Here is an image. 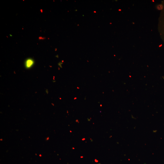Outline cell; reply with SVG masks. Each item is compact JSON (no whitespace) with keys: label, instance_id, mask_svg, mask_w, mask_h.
Listing matches in <instances>:
<instances>
[{"label":"cell","instance_id":"3957f363","mask_svg":"<svg viewBox=\"0 0 164 164\" xmlns=\"http://www.w3.org/2000/svg\"><path fill=\"white\" fill-rule=\"evenodd\" d=\"M95 161L96 162H98V160L97 161V160H96V159H95Z\"/></svg>","mask_w":164,"mask_h":164},{"label":"cell","instance_id":"7a4b0ae2","mask_svg":"<svg viewBox=\"0 0 164 164\" xmlns=\"http://www.w3.org/2000/svg\"><path fill=\"white\" fill-rule=\"evenodd\" d=\"M85 139L84 138L82 139V140L84 141V140H85Z\"/></svg>","mask_w":164,"mask_h":164},{"label":"cell","instance_id":"8992f818","mask_svg":"<svg viewBox=\"0 0 164 164\" xmlns=\"http://www.w3.org/2000/svg\"><path fill=\"white\" fill-rule=\"evenodd\" d=\"M80 157H81V158H83V156H81Z\"/></svg>","mask_w":164,"mask_h":164},{"label":"cell","instance_id":"277c9868","mask_svg":"<svg viewBox=\"0 0 164 164\" xmlns=\"http://www.w3.org/2000/svg\"><path fill=\"white\" fill-rule=\"evenodd\" d=\"M78 121V120H76V122H79Z\"/></svg>","mask_w":164,"mask_h":164},{"label":"cell","instance_id":"6da1fadb","mask_svg":"<svg viewBox=\"0 0 164 164\" xmlns=\"http://www.w3.org/2000/svg\"><path fill=\"white\" fill-rule=\"evenodd\" d=\"M34 63L33 60L31 59H29L27 60L25 62V65L27 68H29L31 67Z\"/></svg>","mask_w":164,"mask_h":164},{"label":"cell","instance_id":"52a82bcc","mask_svg":"<svg viewBox=\"0 0 164 164\" xmlns=\"http://www.w3.org/2000/svg\"><path fill=\"white\" fill-rule=\"evenodd\" d=\"M70 132H71V131H70Z\"/></svg>","mask_w":164,"mask_h":164},{"label":"cell","instance_id":"5b68a950","mask_svg":"<svg viewBox=\"0 0 164 164\" xmlns=\"http://www.w3.org/2000/svg\"><path fill=\"white\" fill-rule=\"evenodd\" d=\"M72 149H75V148L73 147V148H72Z\"/></svg>","mask_w":164,"mask_h":164}]
</instances>
